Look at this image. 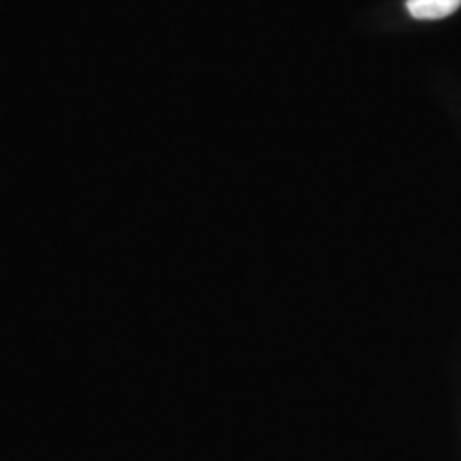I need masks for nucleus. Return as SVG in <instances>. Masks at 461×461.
<instances>
[{
    "mask_svg": "<svg viewBox=\"0 0 461 461\" xmlns=\"http://www.w3.org/2000/svg\"><path fill=\"white\" fill-rule=\"evenodd\" d=\"M461 7V0H406V9L414 20H442Z\"/></svg>",
    "mask_w": 461,
    "mask_h": 461,
    "instance_id": "nucleus-1",
    "label": "nucleus"
}]
</instances>
